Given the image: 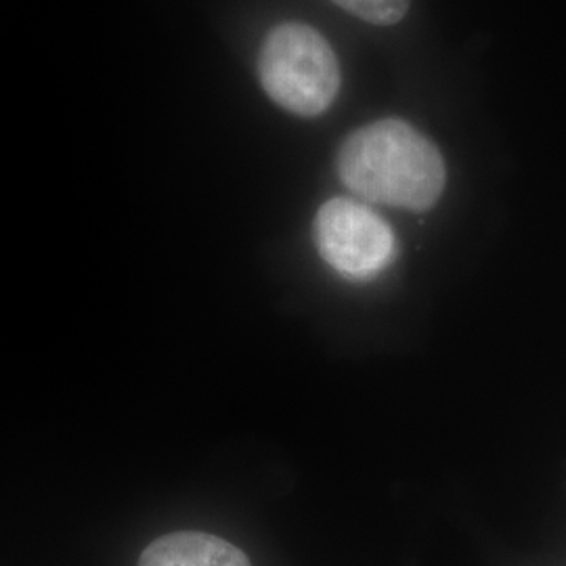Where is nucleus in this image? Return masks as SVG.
<instances>
[{"label": "nucleus", "mask_w": 566, "mask_h": 566, "mask_svg": "<svg viewBox=\"0 0 566 566\" xmlns=\"http://www.w3.org/2000/svg\"><path fill=\"white\" fill-rule=\"evenodd\" d=\"M137 566H250L240 547L217 535L181 531L145 547Z\"/></svg>", "instance_id": "nucleus-4"}, {"label": "nucleus", "mask_w": 566, "mask_h": 566, "mask_svg": "<svg viewBox=\"0 0 566 566\" xmlns=\"http://www.w3.org/2000/svg\"><path fill=\"white\" fill-rule=\"evenodd\" d=\"M313 242L319 256L346 280L369 282L397 256V240L385 219L369 206L334 198L317 210Z\"/></svg>", "instance_id": "nucleus-3"}, {"label": "nucleus", "mask_w": 566, "mask_h": 566, "mask_svg": "<svg viewBox=\"0 0 566 566\" xmlns=\"http://www.w3.org/2000/svg\"><path fill=\"white\" fill-rule=\"evenodd\" d=\"M340 181L367 202L426 212L441 200L447 168L439 147L411 124L371 122L344 139Z\"/></svg>", "instance_id": "nucleus-1"}, {"label": "nucleus", "mask_w": 566, "mask_h": 566, "mask_svg": "<svg viewBox=\"0 0 566 566\" xmlns=\"http://www.w3.org/2000/svg\"><path fill=\"white\" fill-rule=\"evenodd\" d=\"M346 13L374 25H395L409 11V0H332Z\"/></svg>", "instance_id": "nucleus-5"}, {"label": "nucleus", "mask_w": 566, "mask_h": 566, "mask_svg": "<svg viewBox=\"0 0 566 566\" xmlns=\"http://www.w3.org/2000/svg\"><path fill=\"white\" fill-rule=\"evenodd\" d=\"M264 93L283 109L315 118L334 103L340 91V65L324 36L298 21L273 28L259 55Z\"/></svg>", "instance_id": "nucleus-2"}]
</instances>
